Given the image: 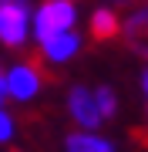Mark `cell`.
<instances>
[{
	"label": "cell",
	"mask_w": 148,
	"mask_h": 152,
	"mask_svg": "<svg viewBox=\"0 0 148 152\" xmlns=\"http://www.w3.org/2000/svg\"><path fill=\"white\" fill-rule=\"evenodd\" d=\"M10 139H14V118H10V112L0 108V145L10 142Z\"/></svg>",
	"instance_id": "cell-10"
},
{
	"label": "cell",
	"mask_w": 148,
	"mask_h": 152,
	"mask_svg": "<svg viewBox=\"0 0 148 152\" xmlns=\"http://www.w3.org/2000/svg\"><path fill=\"white\" fill-rule=\"evenodd\" d=\"M142 88H145V95H148V68H145V75H142Z\"/></svg>",
	"instance_id": "cell-12"
},
{
	"label": "cell",
	"mask_w": 148,
	"mask_h": 152,
	"mask_svg": "<svg viewBox=\"0 0 148 152\" xmlns=\"http://www.w3.org/2000/svg\"><path fill=\"white\" fill-rule=\"evenodd\" d=\"M0 88H4V71H0Z\"/></svg>",
	"instance_id": "cell-14"
},
{
	"label": "cell",
	"mask_w": 148,
	"mask_h": 152,
	"mask_svg": "<svg viewBox=\"0 0 148 152\" xmlns=\"http://www.w3.org/2000/svg\"><path fill=\"white\" fill-rule=\"evenodd\" d=\"M40 51H44L47 61H54V64H64V61H71L77 51H81V37L77 34H57V37H47L40 41Z\"/></svg>",
	"instance_id": "cell-6"
},
{
	"label": "cell",
	"mask_w": 148,
	"mask_h": 152,
	"mask_svg": "<svg viewBox=\"0 0 148 152\" xmlns=\"http://www.w3.org/2000/svg\"><path fill=\"white\" fill-rule=\"evenodd\" d=\"M77 20V10L71 0H44L34 14V37L37 41H47V37H57V34H67Z\"/></svg>",
	"instance_id": "cell-1"
},
{
	"label": "cell",
	"mask_w": 148,
	"mask_h": 152,
	"mask_svg": "<svg viewBox=\"0 0 148 152\" xmlns=\"http://www.w3.org/2000/svg\"><path fill=\"white\" fill-rule=\"evenodd\" d=\"M118 17H115V10H111V7H98V10L91 14V34L98 41H108V37H115L118 34Z\"/></svg>",
	"instance_id": "cell-8"
},
{
	"label": "cell",
	"mask_w": 148,
	"mask_h": 152,
	"mask_svg": "<svg viewBox=\"0 0 148 152\" xmlns=\"http://www.w3.org/2000/svg\"><path fill=\"white\" fill-rule=\"evenodd\" d=\"M94 95V105H98V112H101V118H111V115L118 112V95H115V88H108V85H101L98 91H91Z\"/></svg>",
	"instance_id": "cell-9"
},
{
	"label": "cell",
	"mask_w": 148,
	"mask_h": 152,
	"mask_svg": "<svg viewBox=\"0 0 148 152\" xmlns=\"http://www.w3.org/2000/svg\"><path fill=\"white\" fill-rule=\"evenodd\" d=\"M4 102H7V88H0V108H4Z\"/></svg>",
	"instance_id": "cell-13"
},
{
	"label": "cell",
	"mask_w": 148,
	"mask_h": 152,
	"mask_svg": "<svg viewBox=\"0 0 148 152\" xmlns=\"http://www.w3.org/2000/svg\"><path fill=\"white\" fill-rule=\"evenodd\" d=\"M10 4H17V7H27V0H0V7H10Z\"/></svg>",
	"instance_id": "cell-11"
},
{
	"label": "cell",
	"mask_w": 148,
	"mask_h": 152,
	"mask_svg": "<svg viewBox=\"0 0 148 152\" xmlns=\"http://www.w3.org/2000/svg\"><path fill=\"white\" fill-rule=\"evenodd\" d=\"M118 31H125L128 44H131L138 54H148V7H138V10H131Z\"/></svg>",
	"instance_id": "cell-5"
},
{
	"label": "cell",
	"mask_w": 148,
	"mask_h": 152,
	"mask_svg": "<svg viewBox=\"0 0 148 152\" xmlns=\"http://www.w3.org/2000/svg\"><path fill=\"white\" fill-rule=\"evenodd\" d=\"M30 17H27V7H0V41L7 48H20L24 41L30 37Z\"/></svg>",
	"instance_id": "cell-4"
},
{
	"label": "cell",
	"mask_w": 148,
	"mask_h": 152,
	"mask_svg": "<svg viewBox=\"0 0 148 152\" xmlns=\"http://www.w3.org/2000/svg\"><path fill=\"white\" fill-rule=\"evenodd\" d=\"M4 88H7V98L30 102V98H37V91L44 88V78H40V71L34 64H14L4 75Z\"/></svg>",
	"instance_id": "cell-2"
},
{
	"label": "cell",
	"mask_w": 148,
	"mask_h": 152,
	"mask_svg": "<svg viewBox=\"0 0 148 152\" xmlns=\"http://www.w3.org/2000/svg\"><path fill=\"white\" fill-rule=\"evenodd\" d=\"M145 115H148V112H145Z\"/></svg>",
	"instance_id": "cell-16"
},
{
	"label": "cell",
	"mask_w": 148,
	"mask_h": 152,
	"mask_svg": "<svg viewBox=\"0 0 148 152\" xmlns=\"http://www.w3.org/2000/svg\"><path fill=\"white\" fill-rule=\"evenodd\" d=\"M104 4H118V0H104Z\"/></svg>",
	"instance_id": "cell-15"
},
{
	"label": "cell",
	"mask_w": 148,
	"mask_h": 152,
	"mask_svg": "<svg viewBox=\"0 0 148 152\" xmlns=\"http://www.w3.org/2000/svg\"><path fill=\"white\" fill-rule=\"evenodd\" d=\"M67 112H71V118L77 122V129H81V132H94V129L104 122L101 112H98V105H94L91 88H84V85L71 88V95H67Z\"/></svg>",
	"instance_id": "cell-3"
},
{
	"label": "cell",
	"mask_w": 148,
	"mask_h": 152,
	"mask_svg": "<svg viewBox=\"0 0 148 152\" xmlns=\"http://www.w3.org/2000/svg\"><path fill=\"white\" fill-rule=\"evenodd\" d=\"M67 152H115L108 139L94 135V132H74L67 135Z\"/></svg>",
	"instance_id": "cell-7"
}]
</instances>
